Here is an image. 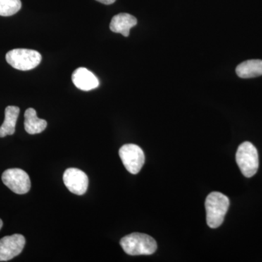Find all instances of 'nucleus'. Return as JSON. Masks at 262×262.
Returning <instances> with one entry per match:
<instances>
[{
    "label": "nucleus",
    "instance_id": "nucleus-1",
    "mask_svg": "<svg viewBox=\"0 0 262 262\" xmlns=\"http://www.w3.org/2000/svg\"><path fill=\"white\" fill-rule=\"evenodd\" d=\"M207 224L211 228L220 227L228 211L229 200L227 196L218 192H211L206 200Z\"/></svg>",
    "mask_w": 262,
    "mask_h": 262
},
{
    "label": "nucleus",
    "instance_id": "nucleus-2",
    "mask_svg": "<svg viewBox=\"0 0 262 262\" xmlns=\"http://www.w3.org/2000/svg\"><path fill=\"white\" fill-rule=\"evenodd\" d=\"M120 245L124 251L130 256L151 255L156 251L158 248L156 241L153 237L139 232L122 237Z\"/></svg>",
    "mask_w": 262,
    "mask_h": 262
},
{
    "label": "nucleus",
    "instance_id": "nucleus-3",
    "mask_svg": "<svg viewBox=\"0 0 262 262\" xmlns=\"http://www.w3.org/2000/svg\"><path fill=\"white\" fill-rule=\"evenodd\" d=\"M236 162L245 177L247 178L253 177L258 168L257 149L251 142L243 143L236 153Z\"/></svg>",
    "mask_w": 262,
    "mask_h": 262
},
{
    "label": "nucleus",
    "instance_id": "nucleus-4",
    "mask_svg": "<svg viewBox=\"0 0 262 262\" xmlns=\"http://www.w3.org/2000/svg\"><path fill=\"white\" fill-rule=\"evenodd\" d=\"M6 61L11 67L20 71H29L36 68L42 61L39 52L34 50H12L6 54Z\"/></svg>",
    "mask_w": 262,
    "mask_h": 262
},
{
    "label": "nucleus",
    "instance_id": "nucleus-5",
    "mask_svg": "<svg viewBox=\"0 0 262 262\" xmlns=\"http://www.w3.org/2000/svg\"><path fill=\"white\" fill-rule=\"evenodd\" d=\"M120 158L127 171L137 174L145 162L144 151L136 144H125L119 151Z\"/></svg>",
    "mask_w": 262,
    "mask_h": 262
},
{
    "label": "nucleus",
    "instance_id": "nucleus-6",
    "mask_svg": "<svg viewBox=\"0 0 262 262\" xmlns=\"http://www.w3.org/2000/svg\"><path fill=\"white\" fill-rule=\"evenodd\" d=\"M2 180L5 186L16 194H26L30 190V179L27 172L22 169H8L3 173Z\"/></svg>",
    "mask_w": 262,
    "mask_h": 262
},
{
    "label": "nucleus",
    "instance_id": "nucleus-7",
    "mask_svg": "<svg viewBox=\"0 0 262 262\" xmlns=\"http://www.w3.org/2000/svg\"><path fill=\"white\" fill-rule=\"evenodd\" d=\"M26 239L21 234L5 236L0 239V261H8L18 256L25 246Z\"/></svg>",
    "mask_w": 262,
    "mask_h": 262
},
{
    "label": "nucleus",
    "instance_id": "nucleus-8",
    "mask_svg": "<svg viewBox=\"0 0 262 262\" xmlns=\"http://www.w3.org/2000/svg\"><path fill=\"white\" fill-rule=\"evenodd\" d=\"M63 180L67 189L77 195L84 194L89 187L88 176L80 169H67L63 173Z\"/></svg>",
    "mask_w": 262,
    "mask_h": 262
},
{
    "label": "nucleus",
    "instance_id": "nucleus-9",
    "mask_svg": "<svg viewBox=\"0 0 262 262\" xmlns=\"http://www.w3.org/2000/svg\"><path fill=\"white\" fill-rule=\"evenodd\" d=\"M72 80L76 87L82 91H91L99 85V81L94 74L83 67L77 69L73 72Z\"/></svg>",
    "mask_w": 262,
    "mask_h": 262
},
{
    "label": "nucleus",
    "instance_id": "nucleus-10",
    "mask_svg": "<svg viewBox=\"0 0 262 262\" xmlns=\"http://www.w3.org/2000/svg\"><path fill=\"white\" fill-rule=\"evenodd\" d=\"M137 24V19L128 13H119L112 19L110 28L112 32L120 33L124 37H128L131 28Z\"/></svg>",
    "mask_w": 262,
    "mask_h": 262
},
{
    "label": "nucleus",
    "instance_id": "nucleus-11",
    "mask_svg": "<svg viewBox=\"0 0 262 262\" xmlns=\"http://www.w3.org/2000/svg\"><path fill=\"white\" fill-rule=\"evenodd\" d=\"M24 127L31 135L40 134L47 127V122L42 119L38 118L37 112L34 108H29L24 114Z\"/></svg>",
    "mask_w": 262,
    "mask_h": 262
},
{
    "label": "nucleus",
    "instance_id": "nucleus-12",
    "mask_svg": "<svg viewBox=\"0 0 262 262\" xmlns=\"http://www.w3.org/2000/svg\"><path fill=\"white\" fill-rule=\"evenodd\" d=\"M236 73L241 78L248 79L262 75V60H248L239 63Z\"/></svg>",
    "mask_w": 262,
    "mask_h": 262
},
{
    "label": "nucleus",
    "instance_id": "nucleus-13",
    "mask_svg": "<svg viewBox=\"0 0 262 262\" xmlns=\"http://www.w3.org/2000/svg\"><path fill=\"white\" fill-rule=\"evenodd\" d=\"M19 113L20 108L18 106H8L5 108L4 122L0 127V137L14 134Z\"/></svg>",
    "mask_w": 262,
    "mask_h": 262
},
{
    "label": "nucleus",
    "instance_id": "nucleus-14",
    "mask_svg": "<svg viewBox=\"0 0 262 262\" xmlns=\"http://www.w3.org/2000/svg\"><path fill=\"white\" fill-rule=\"evenodd\" d=\"M21 8L20 0H0V15L10 16L18 13Z\"/></svg>",
    "mask_w": 262,
    "mask_h": 262
},
{
    "label": "nucleus",
    "instance_id": "nucleus-15",
    "mask_svg": "<svg viewBox=\"0 0 262 262\" xmlns=\"http://www.w3.org/2000/svg\"><path fill=\"white\" fill-rule=\"evenodd\" d=\"M96 1L99 2V3L104 5H112L113 4L116 0H96Z\"/></svg>",
    "mask_w": 262,
    "mask_h": 262
},
{
    "label": "nucleus",
    "instance_id": "nucleus-16",
    "mask_svg": "<svg viewBox=\"0 0 262 262\" xmlns=\"http://www.w3.org/2000/svg\"><path fill=\"white\" fill-rule=\"evenodd\" d=\"M3 221H2L1 220H0V229H2V227H3Z\"/></svg>",
    "mask_w": 262,
    "mask_h": 262
}]
</instances>
